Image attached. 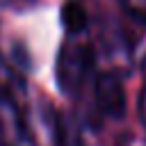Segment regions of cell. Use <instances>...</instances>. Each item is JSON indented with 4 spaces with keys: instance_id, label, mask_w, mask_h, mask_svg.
Listing matches in <instances>:
<instances>
[{
    "instance_id": "5b68a950",
    "label": "cell",
    "mask_w": 146,
    "mask_h": 146,
    "mask_svg": "<svg viewBox=\"0 0 146 146\" xmlns=\"http://www.w3.org/2000/svg\"><path fill=\"white\" fill-rule=\"evenodd\" d=\"M139 110H141V121L146 123V87L141 91V103H139Z\"/></svg>"
},
{
    "instance_id": "6da1fadb",
    "label": "cell",
    "mask_w": 146,
    "mask_h": 146,
    "mask_svg": "<svg viewBox=\"0 0 146 146\" xmlns=\"http://www.w3.org/2000/svg\"><path fill=\"white\" fill-rule=\"evenodd\" d=\"M94 68V48L89 43H66L57 57V82L64 94H73L82 87Z\"/></svg>"
},
{
    "instance_id": "7a4b0ae2",
    "label": "cell",
    "mask_w": 146,
    "mask_h": 146,
    "mask_svg": "<svg viewBox=\"0 0 146 146\" xmlns=\"http://www.w3.org/2000/svg\"><path fill=\"white\" fill-rule=\"evenodd\" d=\"M96 100H98V107L107 116L123 119L128 100H125V89H123V82L119 80V75L100 73L96 78Z\"/></svg>"
},
{
    "instance_id": "277c9868",
    "label": "cell",
    "mask_w": 146,
    "mask_h": 146,
    "mask_svg": "<svg viewBox=\"0 0 146 146\" xmlns=\"http://www.w3.org/2000/svg\"><path fill=\"white\" fill-rule=\"evenodd\" d=\"M121 7L135 23L146 27V0H121Z\"/></svg>"
},
{
    "instance_id": "3957f363",
    "label": "cell",
    "mask_w": 146,
    "mask_h": 146,
    "mask_svg": "<svg viewBox=\"0 0 146 146\" xmlns=\"http://www.w3.org/2000/svg\"><path fill=\"white\" fill-rule=\"evenodd\" d=\"M62 23L71 34H78L87 27V11L78 0H68L62 7Z\"/></svg>"
}]
</instances>
